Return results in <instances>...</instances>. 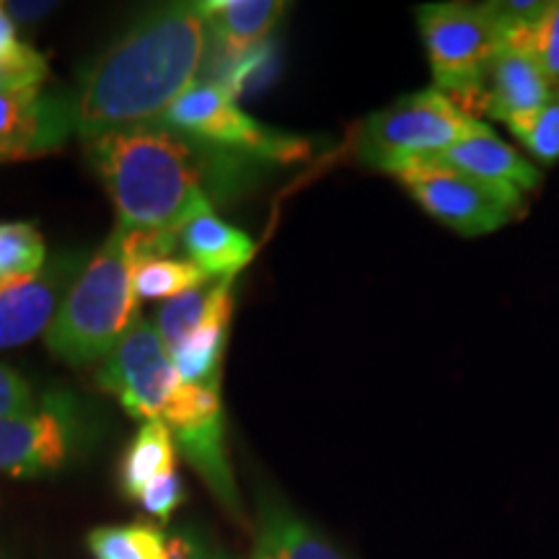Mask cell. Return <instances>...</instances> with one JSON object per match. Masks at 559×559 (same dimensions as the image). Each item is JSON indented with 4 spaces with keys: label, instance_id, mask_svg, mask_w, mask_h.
Returning a JSON list of instances; mask_svg holds the SVG:
<instances>
[{
    "label": "cell",
    "instance_id": "cell-1",
    "mask_svg": "<svg viewBox=\"0 0 559 559\" xmlns=\"http://www.w3.org/2000/svg\"><path fill=\"white\" fill-rule=\"evenodd\" d=\"M207 47L210 24L200 3L148 11L81 73L70 96L73 130L86 140L160 122L194 86Z\"/></svg>",
    "mask_w": 559,
    "mask_h": 559
},
{
    "label": "cell",
    "instance_id": "cell-2",
    "mask_svg": "<svg viewBox=\"0 0 559 559\" xmlns=\"http://www.w3.org/2000/svg\"><path fill=\"white\" fill-rule=\"evenodd\" d=\"M83 145L128 230L179 236L192 218L213 213L210 169L194 140L156 122L86 138Z\"/></svg>",
    "mask_w": 559,
    "mask_h": 559
},
{
    "label": "cell",
    "instance_id": "cell-3",
    "mask_svg": "<svg viewBox=\"0 0 559 559\" xmlns=\"http://www.w3.org/2000/svg\"><path fill=\"white\" fill-rule=\"evenodd\" d=\"M128 230L117 223L109 239L88 257L81 277L45 332V345L68 366L104 360L138 321Z\"/></svg>",
    "mask_w": 559,
    "mask_h": 559
},
{
    "label": "cell",
    "instance_id": "cell-4",
    "mask_svg": "<svg viewBox=\"0 0 559 559\" xmlns=\"http://www.w3.org/2000/svg\"><path fill=\"white\" fill-rule=\"evenodd\" d=\"M436 88L474 117L498 55L506 50V19L495 3H428L417 9Z\"/></svg>",
    "mask_w": 559,
    "mask_h": 559
},
{
    "label": "cell",
    "instance_id": "cell-5",
    "mask_svg": "<svg viewBox=\"0 0 559 559\" xmlns=\"http://www.w3.org/2000/svg\"><path fill=\"white\" fill-rule=\"evenodd\" d=\"M481 124L451 96L425 88L373 111L358 132V158L391 177L415 164H428L477 132Z\"/></svg>",
    "mask_w": 559,
    "mask_h": 559
},
{
    "label": "cell",
    "instance_id": "cell-6",
    "mask_svg": "<svg viewBox=\"0 0 559 559\" xmlns=\"http://www.w3.org/2000/svg\"><path fill=\"white\" fill-rule=\"evenodd\" d=\"M88 423L79 402L55 391L32 409L0 417V477L41 479L60 474L86 449Z\"/></svg>",
    "mask_w": 559,
    "mask_h": 559
},
{
    "label": "cell",
    "instance_id": "cell-7",
    "mask_svg": "<svg viewBox=\"0 0 559 559\" xmlns=\"http://www.w3.org/2000/svg\"><path fill=\"white\" fill-rule=\"evenodd\" d=\"M396 179L430 218L466 239L495 234L508 226L510 221L519 218L526 200V194L515 187L489 185L440 160L409 166L396 174Z\"/></svg>",
    "mask_w": 559,
    "mask_h": 559
},
{
    "label": "cell",
    "instance_id": "cell-8",
    "mask_svg": "<svg viewBox=\"0 0 559 559\" xmlns=\"http://www.w3.org/2000/svg\"><path fill=\"white\" fill-rule=\"evenodd\" d=\"M164 128L179 135L198 140V143L215 145V148L241 151L251 156H296L304 145L296 140L280 138L249 117L239 107V96H234L218 83H194L185 96L171 104V109L160 117Z\"/></svg>",
    "mask_w": 559,
    "mask_h": 559
},
{
    "label": "cell",
    "instance_id": "cell-9",
    "mask_svg": "<svg viewBox=\"0 0 559 559\" xmlns=\"http://www.w3.org/2000/svg\"><path fill=\"white\" fill-rule=\"evenodd\" d=\"M179 383L181 376L174 368L169 347L148 319L132 324L96 373V386L115 396L130 417H140L143 423L160 419Z\"/></svg>",
    "mask_w": 559,
    "mask_h": 559
},
{
    "label": "cell",
    "instance_id": "cell-10",
    "mask_svg": "<svg viewBox=\"0 0 559 559\" xmlns=\"http://www.w3.org/2000/svg\"><path fill=\"white\" fill-rule=\"evenodd\" d=\"M86 262L83 251H62L29 283L0 290V349L21 347L50 330Z\"/></svg>",
    "mask_w": 559,
    "mask_h": 559
},
{
    "label": "cell",
    "instance_id": "cell-11",
    "mask_svg": "<svg viewBox=\"0 0 559 559\" xmlns=\"http://www.w3.org/2000/svg\"><path fill=\"white\" fill-rule=\"evenodd\" d=\"M73 130L70 99L34 88L0 91V153L5 160L41 156L60 148Z\"/></svg>",
    "mask_w": 559,
    "mask_h": 559
},
{
    "label": "cell",
    "instance_id": "cell-12",
    "mask_svg": "<svg viewBox=\"0 0 559 559\" xmlns=\"http://www.w3.org/2000/svg\"><path fill=\"white\" fill-rule=\"evenodd\" d=\"M557 83L519 47H508L498 55L479 96L481 115L492 117L508 128L510 122L539 111L551 99Z\"/></svg>",
    "mask_w": 559,
    "mask_h": 559
},
{
    "label": "cell",
    "instance_id": "cell-13",
    "mask_svg": "<svg viewBox=\"0 0 559 559\" xmlns=\"http://www.w3.org/2000/svg\"><path fill=\"white\" fill-rule=\"evenodd\" d=\"M436 160L489 185L515 187L523 194L534 192L542 185L539 166L500 135H495L487 124H481L477 132H472Z\"/></svg>",
    "mask_w": 559,
    "mask_h": 559
},
{
    "label": "cell",
    "instance_id": "cell-14",
    "mask_svg": "<svg viewBox=\"0 0 559 559\" xmlns=\"http://www.w3.org/2000/svg\"><path fill=\"white\" fill-rule=\"evenodd\" d=\"M257 549L270 559H347L324 534L272 492L257 495Z\"/></svg>",
    "mask_w": 559,
    "mask_h": 559
},
{
    "label": "cell",
    "instance_id": "cell-15",
    "mask_svg": "<svg viewBox=\"0 0 559 559\" xmlns=\"http://www.w3.org/2000/svg\"><path fill=\"white\" fill-rule=\"evenodd\" d=\"M179 243L210 280L236 277L254 257V241L230 223L202 213L179 230Z\"/></svg>",
    "mask_w": 559,
    "mask_h": 559
},
{
    "label": "cell",
    "instance_id": "cell-16",
    "mask_svg": "<svg viewBox=\"0 0 559 559\" xmlns=\"http://www.w3.org/2000/svg\"><path fill=\"white\" fill-rule=\"evenodd\" d=\"M200 5L210 24V41L228 58L260 47L288 9L280 0H213Z\"/></svg>",
    "mask_w": 559,
    "mask_h": 559
},
{
    "label": "cell",
    "instance_id": "cell-17",
    "mask_svg": "<svg viewBox=\"0 0 559 559\" xmlns=\"http://www.w3.org/2000/svg\"><path fill=\"white\" fill-rule=\"evenodd\" d=\"M177 469V440L164 419H145L120 461V489L135 502L151 481Z\"/></svg>",
    "mask_w": 559,
    "mask_h": 559
},
{
    "label": "cell",
    "instance_id": "cell-18",
    "mask_svg": "<svg viewBox=\"0 0 559 559\" xmlns=\"http://www.w3.org/2000/svg\"><path fill=\"white\" fill-rule=\"evenodd\" d=\"M234 280H210L202 288L166 300L156 313V330L166 347H177L181 340L198 332L202 324H207L215 313L234 309Z\"/></svg>",
    "mask_w": 559,
    "mask_h": 559
},
{
    "label": "cell",
    "instance_id": "cell-19",
    "mask_svg": "<svg viewBox=\"0 0 559 559\" xmlns=\"http://www.w3.org/2000/svg\"><path fill=\"white\" fill-rule=\"evenodd\" d=\"M230 319H234V309L215 313L207 324H202L198 332H192L190 337H185L177 347L169 349L181 381L221 389L223 353H226Z\"/></svg>",
    "mask_w": 559,
    "mask_h": 559
},
{
    "label": "cell",
    "instance_id": "cell-20",
    "mask_svg": "<svg viewBox=\"0 0 559 559\" xmlns=\"http://www.w3.org/2000/svg\"><path fill=\"white\" fill-rule=\"evenodd\" d=\"M47 243L29 221L0 223V290L29 283L47 267Z\"/></svg>",
    "mask_w": 559,
    "mask_h": 559
},
{
    "label": "cell",
    "instance_id": "cell-21",
    "mask_svg": "<svg viewBox=\"0 0 559 559\" xmlns=\"http://www.w3.org/2000/svg\"><path fill=\"white\" fill-rule=\"evenodd\" d=\"M86 549L91 559H171L169 536L143 521L91 528Z\"/></svg>",
    "mask_w": 559,
    "mask_h": 559
},
{
    "label": "cell",
    "instance_id": "cell-22",
    "mask_svg": "<svg viewBox=\"0 0 559 559\" xmlns=\"http://www.w3.org/2000/svg\"><path fill=\"white\" fill-rule=\"evenodd\" d=\"M506 45L519 47L544 70L549 81L559 83V0L544 3L539 16L531 21L506 19Z\"/></svg>",
    "mask_w": 559,
    "mask_h": 559
},
{
    "label": "cell",
    "instance_id": "cell-23",
    "mask_svg": "<svg viewBox=\"0 0 559 559\" xmlns=\"http://www.w3.org/2000/svg\"><path fill=\"white\" fill-rule=\"evenodd\" d=\"M207 283L210 277L190 260L156 257L132 267V290L138 300H171Z\"/></svg>",
    "mask_w": 559,
    "mask_h": 559
},
{
    "label": "cell",
    "instance_id": "cell-24",
    "mask_svg": "<svg viewBox=\"0 0 559 559\" xmlns=\"http://www.w3.org/2000/svg\"><path fill=\"white\" fill-rule=\"evenodd\" d=\"M47 73V60L19 39L11 13L0 3V91L41 86Z\"/></svg>",
    "mask_w": 559,
    "mask_h": 559
},
{
    "label": "cell",
    "instance_id": "cell-25",
    "mask_svg": "<svg viewBox=\"0 0 559 559\" xmlns=\"http://www.w3.org/2000/svg\"><path fill=\"white\" fill-rule=\"evenodd\" d=\"M515 140L536 164L551 166L559 160V83L551 99L539 111L508 124Z\"/></svg>",
    "mask_w": 559,
    "mask_h": 559
},
{
    "label": "cell",
    "instance_id": "cell-26",
    "mask_svg": "<svg viewBox=\"0 0 559 559\" xmlns=\"http://www.w3.org/2000/svg\"><path fill=\"white\" fill-rule=\"evenodd\" d=\"M221 415H223L221 389L198 386V383L181 381L177 391L171 394L169 404H166L160 419L169 425L171 432H179V430L198 428V425H205L210 419Z\"/></svg>",
    "mask_w": 559,
    "mask_h": 559
},
{
    "label": "cell",
    "instance_id": "cell-27",
    "mask_svg": "<svg viewBox=\"0 0 559 559\" xmlns=\"http://www.w3.org/2000/svg\"><path fill=\"white\" fill-rule=\"evenodd\" d=\"M187 500V489H185V479L181 474L174 469L164 477H158L156 481H151L148 487L140 492V498L135 500L145 513L153 515V519L166 523L174 515V510H179Z\"/></svg>",
    "mask_w": 559,
    "mask_h": 559
},
{
    "label": "cell",
    "instance_id": "cell-28",
    "mask_svg": "<svg viewBox=\"0 0 559 559\" xmlns=\"http://www.w3.org/2000/svg\"><path fill=\"white\" fill-rule=\"evenodd\" d=\"M34 391L29 381L9 366L0 362V417L16 415V412H26L34 407Z\"/></svg>",
    "mask_w": 559,
    "mask_h": 559
},
{
    "label": "cell",
    "instance_id": "cell-29",
    "mask_svg": "<svg viewBox=\"0 0 559 559\" xmlns=\"http://www.w3.org/2000/svg\"><path fill=\"white\" fill-rule=\"evenodd\" d=\"M171 559H215L213 544L198 528H181L169 536Z\"/></svg>",
    "mask_w": 559,
    "mask_h": 559
},
{
    "label": "cell",
    "instance_id": "cell-30",
    "mask_svg": "<svg viewBox=\"0 0 559 559\" xmlns=\"http://www.w3.org/2000/svg\"><path fill=\"white\" fill-rule=\"evenodd\" d=\"M55 9V3H5V11L11 13L13 21H24V24H32L41 16H47Z\"/></svg>",
    "mask_w": 559,
    "mask_h": 559
},
{
    "label": "cell",
    "instance_id": "cell-31",
    "mask_svg": "<svg viewBox=\"0 0 559 559\" xmlns=\"http://www.w3.org/2000/svg\"><path fill=\"white\" fill-rule=\"evenodd\" d=\"M251 559H270L267 555H264V551H260V549H254V555H251Z\"/></svg>",
    "mask_w": 559,
    "mask_h": 559
},
{
    "label": "cell",
    "instance_id": "cell-32",
    "mask_svg": "<svg viewBox=\"0 0 559 559\" xmlns=\"http://www.w3.org/2000/svg\"><path fill=\"white\" fill-rule=\"evenodd\" d=\"M215 559H234V557H228V555H226V551L215 549Z\"/></svg>",
    "mask_w": 559,
    "mask_h": 559
}]
</instances>
